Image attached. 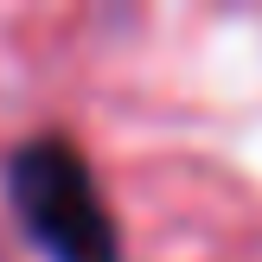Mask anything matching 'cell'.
<instances>
[{"label":"cell","instance_id":"cell-1","mask_svg":"<svg viewBox=\"0 0 262 262\" xmlns=\"http://www.w3.org/2000/svg\"><path fill=\"white\" fill-rule=\"evenodd\" d=\"M7 186H13V205H19V224L32 230V243L51 262H115L122 256V237H115V217L96 192V173L71 141L45 135L32 147H19Z\"/></svg>","mask_w":262,"mask_h":262}]
</instances>
